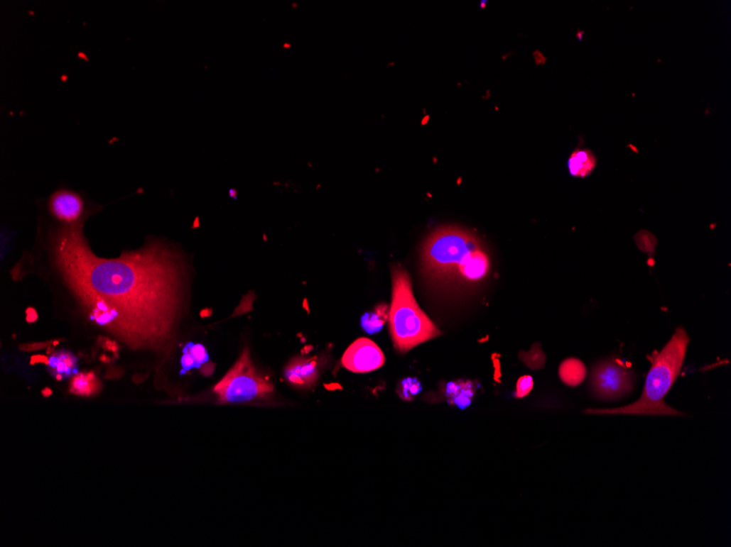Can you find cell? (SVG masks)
Returning a JSON list of instances; mask_svg holds the SVG:
<instances>
[{
  "label": "cell",
  "instance_id": "30bf717a",
  "mask_svg": "<svg viewBox=\"0 0 731 547\" xmlns=\"http://www.w3.org/2000/svg\"><path fill=\"white\" fill-rule=\"evenodd\" d=\"M477 387L471 380L450 382L445 386V397L449 404L457 407L460 410H465L472 404L477 394Z\"/></svg>",
  "mask_w": 731,
  "mask_h": 547
},
{
  "label": "cell",
  "instance_id": "4fadbf2b",
  "mask_svg": "<svg viewBox=\"0 0 731 547\" xmlns=\"http://www.w3.org/2000/svg\"><path fill=\"white\" fill-rule=\"evenodd\" d=\"M561 380L570 387H577L584 382L587 370L584 363L578 358H567L558 368Z\"/></svg>",
  "mask_w": 731,
  "mask_h": 547
},
{
  "label": "cell",
  "instance_id": "52a82bcc",
  "mask_svg": "<svg viewBox=\"0 0 731 547\" xmlns=\"http://www.w3.org/2000/svg\"><path fill=\"white\" fill-rule=\"evenodd\" d=\"M384 363L386 358L381 348L366 338L356 340L350 344L342 358V364L346 370L358 374L379 370Z\"/></svg>",
  "mask_w": 731,
  "mask_h": 547
},
{
  "label": "cell",
  "instance_id": "603a6c76",
  "mask_svg": "<svg viewBox=\"0 0 731 547\" xmlns=\"http://www.w3.org/2000/svg\"><path fill=\"white\" fill-rule=\"evenodd\" d=\"M38 311H36V308L29 307L26 311V320L28 324H34L38 321Z\"/></svg>",
  "mask_w": 731,
  "mask_h": 547
},
{
  "label": "cell",
  "instance_id": "7402d4cb",
  "mask_svg": "<svg viewBox=\"0 0 731 547\" xmlns=\"http://www.w3.org/2000/svg\"><path fill=\"white\" fill-rule=\"evenodd\" d=\"M101 346H102L104 350H110V352L115 354H117V352H119V344H117V342L112 341V340L107 339V338H103V342L101 343Z\"/></svg>",
  "mask_w": 731,
  "mask_h": 547
},
{
  "label": "cell",
  "instance_id": "5b68a950",
  "mask_svg": "<svg viewBox=\"0 0 731 547\" xmlns=\"http://www.w3.org/2000/svg\"><path fill=\"white\" fill-rule=\"evenodd\" d=\"M274 391L271 380L255 368L244 348L232 370L214 388L220 403H247L269 398Z\"/></svg>",
  "mask_w": 731,
  "mask_h": 547
},
{
  "label": "cell",
  "instance_id": "9a60e30c",
  "mask_svg": "<svg viewBox=\"0 0 731 547\" xmlns=\"http://www.w3.org/2000/svg\"><path fill=\"white\" fill-rule=\"evenodd\" d=\"M77 358L70 352H60L56 356L50 358V365L55 368L56 380H63L64 377L68 376L72 370L76 368Z\"/></svg>",
  "mask_w": 731,
  "mask_h": 547
},
{
  "label": "cell",
  "instance_id": "2e32d148",
  "mask_svg": "<svg viewBox=\"0 0 731 547\" xmlns=\"http://www.w3.org/2000/svg\"><path fill=\"white\" fill-rule=\"evenodd\" d=\"M423 391L422 382L415 377H406L399 382L396 392L404 401H412Z\"/></svg>",
  "mask_w": 731,
  "mask_h": 547
},
{
  "label": "cell",
  "instance_id": "ac0fdd59",
  "mask_svg": "<svg viewBox=\"0 0 731 547\" xmlns=\"http://www.w3.org/2000/svg\"><path fill=\"white\" fill-rule=\"evenodd\" d=\"M522 360H524V363H526L530 368H534V370H536V368H543L546 358H544V354L542 353V350H541L540 348H538V352H534V348L530 350L529 353L524 354Z\"/></svg>",
  "mask_w": 731,
  "mask_h": 547
},
{
  "label": "cell",
  "instance_id": "ba28073f",
  "mask_svg": "<svg viewBox=\"0 0 731 547\" xmlns=\"http://www.w3.org/2000/svg\"><path fill=\"white\" fill-rule=\"evenodd\" d=\"M84 199L80 194L72 190L58 189L52 194L48 200V210L56 220L63 226H77L82 224V216L85 214Z\"/></svg>",
  "mask_w": 731,
  "mask_h": 547
},
{
  "label": "cell",
  "instance_id": "3957f363",
  "mask_svg": "<svg viewBox=\"0 0 731 547\" xmlns=\"http://www.w3.org/2000/svg\"><path fill=\"white\" fill-rule=\"evenodd\" d=\"M690 338L683 328H678L665 348L654 358L651 368L646 377L641 398L636 402L617 409L587 410L588 414L651 415V416H680L679 411L670 408L666 396L681 372Z\"/></svg>",
  "mask_w": 731,
  "mask_h": 547
},
{
  "label": "cell",
  "instance_id": "7c38bea8",
  "mask_svg": "<svg viewBox=\"0 0 731 547\" xmlns=\"http://www.w3.org/2000/svg\"><path fill=\"white\" fill-rule=\"evenodd\" d=\"M597 160L595 154L587 149H578L573 152L567 165L570 173L574 177H586L595 170Z\"/></svg>",
  "mask_w": 731,
  "mask_h": 547
},
{
  "label": "cell",
  "instance_id": "ffe728a7",
  "mask_svg": "<svg viewBox=\"0 0 731 547\" xmlns=\"http://www.w3.org/2000/svg\"><path fill=\"white\" fill-rule=\"evenodd\" d=\"M56 343H58V341L33 342V343L21 344V346H19V348L21 350H24V352H36V350H43V348H48V346H52V344L55 346Z\"/></svg>",
  "mask_w": 731,
  "mask_h": 547
},
{
  "label": "cell",
  "instance_id": "d4e9b609",
  "mask_svg": "<svg viewBox=\"0 0 731 547\" xmlns=\"http://www.w3.org/2000/svg\"><path fill=\"white\" fill-rule=\"evenodd\" d=\"M40 394H43V397H45V398H48V397L52 396L53 391L52 389L48 388V387H46V388H44L43 390H42V392H40Z\"/></svg>",
  "mask_w": 731,
  "mask_h": 547
},
{
  "label": "cell",
  "instance_id": "8992f818",
  "mask_svg": "<svg viewBox=\"0 0 731 547\" xmlns=\"http://www.w3.org/2000/svg\"><path fill=\"white\" fill-rule=\"evenodd\" d=\"M634 378L633 372L619 360H603L591 372V390L600 400H617L633 390Z\"/></svg>",
  "mask_w": 731,
  "mask_h": 547
},
{
  "label": "cell",
  "instance_id": "e0dca14e",
  "mask_svg": "<svg viewBox=\"0 0 731 547\" xmlns=\"http://www.w3.org/2000/svg\"><path fill=\"white\" fill-rule=\"evenodd\" d=\"M188 353L191 354L192 358L195 360L197 368H202V365L208 363L210 356H208L207 350L202 344H188V348H185Z\"/></svg>",
  "mask_w": 731,
  "mask_h": 547
},
{
  "label": "cell",
  "instance_id": "44dd1931",
  "mask_svg": "<svg viewBox=\"0 0 731 547\" xmlns=\"http://www.w3.org/2000/svg\"><path fill=\"white\" fill-rule=\"evenodd\" d=\"M182 368L184 370H190L192 368H197L195 360L192 358L191 354L188 353V350H184L183 356L181 358Z\"/></svg>",
  "mask_w": 731,
  "mask_h": 547
},
{
  "label": "cell",
  "instance_id": "9c48e42d",
  "mask_svg": "<svg viewBox=\"0 0 731 547\" xmlns=\"http://www.w3.org/2000/svg\"><path fill=\"white\" fill-rule=\"evenodd\" d=\"M285 380L296 388H309L319 378V368L315 358H296L283 370Z\"/></svg>",
  "mask_w": 731,
  "mask_h": 547
},
{
  "label": "cell",
  "instance_id": "cb8c5ba5",
  "mask_svg": "<svg viewBox=\"0 0 731 547\" xmlns=\"http://www.w3.org/2000/svg\"><path fill=\"white\" fill-rule=\"evenodd\" d=\"M31 360V362H30V364L31 365L38 364V363L48 365V366H50V358H48L46 355H42V354H36V355L32 356L31 360Z\"/></svg>",
  "mask_w": 731,
  "mask_h": 547
},
{
  "label": "cell",
  "instance_id": "277c9868",
  "mask_svg": "<svg viewBox=\"0 0 731 547\" xmlns=\"http://www.w3.org/2000/svg\"><path fill=\"white\" fill-rule=\"evenodd\" d=\"M392 282V304L389 314L391 338L394 348L400 353H406L415 346L435 339L440 331L417 305L408 272L400 267H394Z\"/></svg>",
  "mask_w": 731,
  "mask_h": 547
},
{
  "label": "cell",
  "instance_id": "8fae6325",
  "mask_svg": "<svg viewBox=\"0 0 731 547\" xmlns=\"http://www.w3.org/2000/svg\"><path fill=\"white\" fill-rule=\"evenodd\" d=\"M102 390V382L94 372H77L70 380V392L78 397H94Z\"/></svg>",
  "mask_w": 731,
  "mask_h": 547
},
{
  "label": "cell",
  "instance_id": "5bb4252c",
  "mask_svg": "<svg viewBox=\"0 0 731 547\" xmlns=\"http://www.w3.org/2000/svg\"><path fill=\"white\" fill-rule=\"evenodd\" d=\"M390 309L386 304L377 306L374 311L364 313L360 319L362 330L368 334H376L384 329L386 320L389 319Z\"/></svg>",
  "mask_w": 731,
  "mask_h": 547
},
{
  "label": "cell",
  "instance_id": "6da1fadb",
  "mask_svg": "<svg viewBox=\"0 0 731 547\" xmlns=\"http://www.w3.org/2000/svg\"><path fill=\"white\" fill-rule=\"evenodd\" d=\"M53 265L85 313L133 350H161L174 336L185 304L188 271L171 247L151 241L119 258L93 254L82 224L50 238Z\"/></svg>",
  "mask_w": 731,
  "mask_h": 547
},
{
  "label": "cell",
  "instance_id": "7a4b0ae2",
  "mask_svg": "<svg viewBox=\"0 0 731 547\" xmlns=\"http://www.w3.org/2000/svg\"><path fill=\"white\" fill-rule=\"evenodd\" d=\"M421 261L427 282L439 289H475L491 272L487 248L475 233L457 226H441L429 234Z\"/></svg>",
  "mask_w": 731,
  "mask_h": 547
},
{
  "label": "cell",
  "instance_id": "d6986e66",
  "mask_svg": "<svg viewBox=\"0 0 731 547\" xmlns=\"http://www.w3.org/2000/svg\"><path fill=\"white\" fill-rule=\"evenodd\" d=\"M534 389V378L529 375L526 376L520 377L517 382V387H516V397L521 399L531 392Z\"/></svg>",
  "mask_w": 731,
  "mask_h": 547
}]
</instances>
